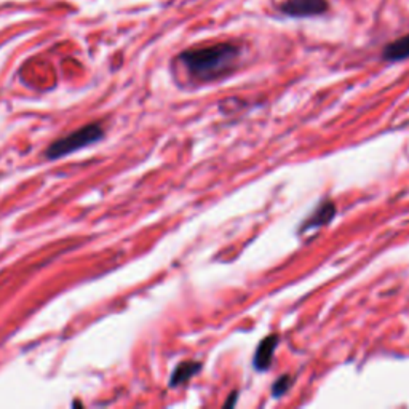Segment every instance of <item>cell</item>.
I'll use <instances>...</instances> for the list:
<instances>
[{"mask_svg":"<svg viewBox=\"0 0 409 409\" xmlns=\"http://www.w3.org/2000/svg\"><path fill=\"white\" fill-rule=\"evenodd\" d=\"M101 138H105V130L101 128V125L88 123L77 131H72L71 135L60 138L53 144H50L47 151H45V157L50 160L66 157L69 154L80 151V149L90 146V144L98 142Z\"/></svg>","mask_w":409,"mask_h":409,"instance_id":"obj_2","label":"cell"},{"mask_svg":"<svg viewBox=\"0 0 409 409\" xmlns=\"http://www.w3.org/2000/svg\"><path fill=\"white\" fill-rule=\"evenodd\" d=\"M239 56V45L224 42L182 51L180 55V61L192 77L206 82V80H215L226 76L232 71Z\"/></svg>","mask_w":409,"mask_h":409,"instance_id":"obj_1","label":"cell"},{"mask_svg":"<svg viewBox=\"0 0 409 409\" xmlns=\"http://www.w3.org/2000/svg\"><path fill=\"white\" fill-rule=\"evenodd\" d=\"M201 365L199 361H182L181 365L175 368V371L171 374L170 379V387H177L184 382L191 381V379L200 371Z\"/></svg>","mask_w":409,"mask_h":409,"instance_id":"obj_7","label":"cell"},{"mask_svg":"<svg viewBox=\"0 0 409 409\" xmlns=\"http://www.w3.org/2000/svg\"><path fill=\"white\" fill-rule=\"evenodd\" d=\"M409 58V34L403 36L400 39L394 40L389 45H385V48L382 50V60L396 62L403 61Z\"/></svg>","mask_w":409,"mask_h":409,"instance_id":"obj_6","label":"cell"},{"mask_svg":"<svg viewBox=\"0 0 409 409\" xmlns=\"http://www.w3.org/2000/svg\"><path fill=\"white\" fill-rule=\"evenodd\" d=\"M336 205L331 200H325L321 201L312 215L309 216L307 221L302 224L301 232H307V230H314V229H320L323 226H328L333 221V217L336 216Z\"/></svg>","mask_w":409,"mask_h":409,"instance_id":"obj_5","label":"cell"},{"mask_svg":"<svg viewBox=\"0 0 409 409\" xmlns=\"http://www.w3.org/2000/svg\"><path fill=\"white\" fill-rule=\"evenodd\" d=\"M293 381H295V379H293V376H290V374H283V376H280L279 379H276L272 387L274 398H280V396H283L286 391L290 390Z\"/></svg>","mask_w":409,"mask_h":409,"instance_id":"obj_8","label":"cell"},{"mask_svg":"<svg viewBox=\"0 0 409 409\" xmlns=\"http://www.w3.org/2000/svg\"><path fill=\"white\" fill-rule=\"evenodd\" d=\"M279 342H280L279 334H269L267 337H264L262 341L259 342L255 358H253V366H255L257 371H267L269 368L272 366L274 352Z\"/></svg>","mask_w":409,"mask_h":409,"instance_id":"obj_4","label":"cell"},{"mask_svg":"<svg viewBox=\"0 0 409 409\" xmlns=\"http://www.w3.org/2000/svg\"><path fill=\"white\" fill-rule=\"evenodd\" d=\"M330 8L328 0H285L279 5V10L291 18H310L320 16Z\"/></svg>","mask_w":409,"mask_h":409,"instance_id":"obj_3","label":"cell"},{"mask_svg":"<svg viewBox=\"0 0 409 409\" xmlns=\"http://www.w3.org/2000/svg\"><path fill=\"white\" fill-rule=\"evenodd\" d=\"M235 398H237V394H232V395H230V400L226 403V406H234Z\"/></svg>","mask_w":409,"mask_h":409,"instance_id":"obj_9","label":"cell"}]
</instances>
